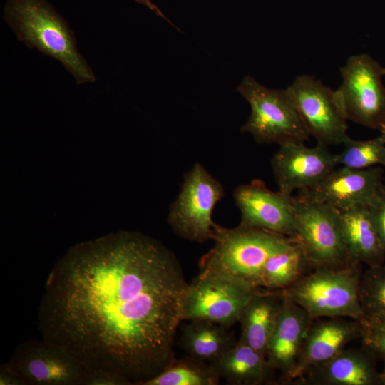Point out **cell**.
I'll list each match as a JSON object with an SVG mask.
<instances>
[{
    "instance_id": "6da1fadb",
    "label": "cell",
    "mask_w": 385,
    "mask_h": 385,
    "mask_svg": "<svg viewBox=\"0 0 385 385\" xmlns=\"http://www.w3.org/2000/svg\"><path fill=\"white\" fill-rule=\"evenodd\" d=\"M188 284L173 252L141 232L77 244L46 279L38 312L41 339L89 370L141 385L175 360Z\"/></svg>"
},
{
    "instance_id": "7a4b0ae2",
    "label": "cell",
    "mask_w": 385,
    "mask_h": 385,
    "mask_svg": "<svg viewBox=\"0 0 385 385\" xmlns=\"http://www.w3.org/2000/svg\"><path fill=\"white\" fill-rule=\"evenodd\" d=\"M4 19L19 41L58 61L78 84L96 81L74 33L46 0H6Z\"/></svg>"
},
{
    "instance_id": "3957f363",
    "label": "cell",
    "mask_w": 385,
    "mask_h": 385,
    "mask_svg": "<svg viewBox=\"0 0 385 385\" xmlns=\"http://www.w3.org/2000/svg\"><path fill=\"white\" fill-rule=\"evenodd\" d=\"M213 247L200 260V272L224 276L261 289L267 260L288 246L293 238L239 225L227 228L215 223Z\"/></svg>"
},
{
    "instance_id": "277c9868",
    "label": "cell",
    "mask_w": 385,
    "mask_h": 385,
    "mask_svg": "<svg viewBox=\"0 0 385 385\" xmlns=\"http://www.w3.org/2000/svg\"><path fill=\"white\" fill-rule=\"evenodd\" d=\"M361 263L340 268L314 269L280 292L301 306L311 318L348 317L362 322L359 301Z\"/></svg>"
},
{
    "instance_id": "5b68a950",
    "label": "cell",
    "mask_w": 385,
    "mask_h": 385,
    "mask_svg": "<svg viewBox=\"0 0 385 385\" xmlns=\"http://www.w3.org/2000/svg\"><path fill=\"white\" fill-rule=\"evenodd\" d=\"M237 91L247 101L250 114L241 132L259 144L305 143L309 138L287 88H269L252 76L243 78Z\"/></svg>"
},
{
    "instance_id": "8992f818",
    "label": "cell",
    "mask_w": 385,
    "mask_h": 385,
    "mask_svg": "<svg viewBox=\"0 0 385 385\" xmlns=\"http://www.w3.org/2000/svg\"><path fill=\"white\" fill-rule=\"evenodd\" d=\"M294 233L313 270L351 263L341 232L339 210L299 195L293 196Z\"/></svg>"
},
{
    "instance_id": "52a82bcc",
    "label": "cell",
    "mask_w": 385,
    "mask_h": 385,
    "mask_svg": "<svg viewBox=\"0 0 385 385\" xmlns=\"http://www.w3.org/2000/svg\"><path fill=\"white\" fill-rule=\"evenodd\" d=\"M340 75L335 96L346 119L379 131L385 128L384 68L369 54L361 53L349 57Z\"/></svg>"
},
{
    "instance_id": "ba28073f",
    "label": "cell",
    "mask_w": 385,
    "mask_h": 385,
    "mask_svg": "<svg viewBox=\"0 0 385 385\" xmlns=\"http://www.w3.org/2000/svg\"><path fill=\"white\" fill-rule=\"evenodd\" d=\"M225 194L222 184L200 163L184 175L180 192L171 203L167 221L177 235L195 242L211 240L212 216Z\"/></svg>"
},
{
    "instance_id": "9c48e42d",
    "label": "cell",
    "mask_w": 385,
    "mask_h": 385,
    "mask_svg": "<svg viewBox=\"0 0 385 385\" xmlns=\"http://www.w3.org/2000/svg\"><path fill=\"white\" fill-rule=\"evenodd\" d=\"M258 289L224 276L199 272L185 291L182 321H208L228 328L239 322L243 308Z\"/></svg>"
},
{
    "instance_id": "30bf717a",
    "label": "cell",
    "mask_w": 385,
    "mask_h": 385,
    "mask_svg": "<svg viewBox=\"0 0 385 385\" xmlns=\"http://www.w3.org/2000/svg\"><path fill=\"white\" fill-rule=\"evenodd\" d=\"M302 121L318 144H343L349 138L348 120L337 103L335 90L308 74L297 76L287 88Z\"/></svg>"
},
{
    "instance_id": "8fae6325",
    "label": "cell",
    "mask_w": 385,
    "mask_h": 385,
    "mask_svg": "<svg viewBox=\"0 0 385 385\" xmlns=\"http://www.w3.org/2000/svg\"><path fill=\"white\" fill-rule=\"evenodd\" d=\"M8 363L28 385H83L90 371L67 350L43 339L21 343Z\"/></svg>"
},
{
    "instance_id": "7c38bea8",
    "label": "cell",
    "mask_w": 385,
    "mask_h": 385,
    "mask_svg": "<svg viewBox=\"0 0 385 385\" xmlns=\"http://www.w3.org/2000/svg\"><path fill=\"white\" fill-rule=\"evenodd\" d=\"M337 165L336 153L318 143L314 147L304 143L280 145L271 160L278 191L287 195L313 188Z\"/></svg>"
},
{
    "instance_id": "4fadbf2b",
    "label": "cell",
    "mask_w": 385,
    "mask_h": 385,
    "mask_svg": "<svg viewBox=\"0 0 385 385\" xmlns=\"http://www.w3.org/2000/svg\"><path fill=\"white\" fill-rule=\"evenodd\" d=\"M232 196L240 212V225L289 237L294 236L292 195L274 192L262 180L255 179L238 185Z\"/></svg>"
},
{
    "instance_id": "5bb4252c",
    "label": "cell",
    "mask_w": 385,
    "mask_h": 385,
    "mask_svg": "<svg viewBox=\"0 0 385 385\" xmlns=\"http://www.w3.org/2000/svg\"><path fill=\"white\" fill-rule=\"evenodd\" d=\"M381 166L364 169L342 166L333 169L313 188L299 195L328 204L339 210L368 205L383 185Z\"/></svg>"
},
{
    "instance_id": "9a60e30c",
    "label": "cell",
    "mask_w": 385,
    "mask_h": 385,
    "mask_svg": "<svg viewBox=\"0 0 385 385\" xmlns=\"http://www.w3.org/2000/svg\"><path fill=\"white\" fill-rule=\"evenodd\" d=\"M282 294L283 303L267 346L266 359L274 371L280 372L284 383L295 379L302 343L312 319L301 306Z\"/></svg>"
},
{
    "instance_id": "2e32d148",
    "label": "cell",
    "mask_w": 385,
    "mask_h": 385,
    "mask_svg": "<svg viewBox=\"0 0 385 385\" xmlns=\"http://www.w3.org/2000/svg\"><path fill=\"white\" fill-rule=\"evenodd\" d=\"M361 335L362 324L358 320L348 317L313 319L302 343L293 381L337 355Z\"/></svg>"
},
{
    "instance_id": "e0dca14e",
    "label": "cell",
    "mask_w": 385,
    "mask_h": 385,
    "mask_svg": "<svg viewBox=\"0 0 385 385\" xmlns=\"http://www.w3.org/2000/svg\"><path fill=\"white\" fill-rule=\"evenodd\" d=\"M376 358L366 347L345 348L293 382L311 385H381Z\"/></svg>"
},
{
    "instance_id": "ac0fdd59",
    "label": "cell",
    "mask_w": 385,
    "mask_h": 385,
    "mask_svg": "<svg viewBox=\"0 0 385 385\" xmlns=\"http://www.w3.org/2000/svg\"><path fill=\"white\" fill-rule=\"evenodd\" d=\"M341 232L351 262L369 266L385 262V251L367 205L339 210Z\"/></svg>"
},
{
    "instance_id": "d6986e66",
    "label": "cell",
    "mask_w": 385,
    "mask_h": 385,
    "mask_svg": "<svg viewBox=\"0 0 385 385\" xmlns=\"http://www.w3.org/2000/svg\"><path fill=\"white\" fill-rule=\"evenodd\" d=\"M283 303L280 291L258 289L243 308L239 322L240 339L266 355Z\"/></svg>"
},
{
    "instance_id": "ffe728a7",
    "label": "cell",
    "mask_w": 385,
    "mask_h": 385,
    "mask_svg": "<svg viewBox=\"0 0 385 385\" xmlns=\"http://www.w3.org/2000/svg\"><path fill=\"white\" fill-rule=\"evenodd\" d=\"M211 364L220 378L233 385L263 384L270 381L274 371L268 364L265 354L240 338Z\"/></svg>"
},
{
    "instance_id": "44dd1931",
    "label": "cell",
    "mask_w": 385,
    "mask_h": 385,
    "mask_svg": "<svg viewBox=\"0 0 385 385\" xmlns=\"http://www.w3.org/2000/svg\"><path fill=\"white\" fill-rule=\"evenodd\" d=\"M182 327L180 345L193 359L212 364L236 342L227 327L208 321H190Z\"/></svg>"
},
{
    "instance_id": "7402d4cb",
    "label": "cell",
    "mask_w": 385,
    "mask_h": 385,
    "mask_svg": "<svg viewBox=\"0 0 385 385\" xmlns=\"http://www.w3.org/2000/svg\"><path fill=\"white\" fill-rule=\"evenodd\" d=\"M312 270L303 250L293 239L288 246L273 254L265 262L261 288L284 290Z\"/></svg>"
},
{
    "instance_id": "603a6c76",
    "label": "cell",
    "mask_w": 385,
    "mask_h": 385,
    "mask_svg": "<svg viewBox=\"0 0 385 385\" xmlns=\"http://www.w3.org/2000/svg\"><path fill=\"white\" fill-rule=\"evenodd\" d=\"M220 377L211 364L188 356L175 360L141 385H216Z\"/></svg>"
},
{
    "instance_id": "cb8c5ba5",
    "label": "cell",
    "mask_w": 385,
    "mask_h": 385,
    "mask_svg": "<svg viewBox=\"0 0 385 385\" xmlns=\"http://www.w3.org/2000/svg\"><path fill=\"white\" fill-rule=\"evenodd\" d=\"M343 145L336 154L337 165L356 169L385 166V142L380 135L364 140L349 138Z\"/></svg>"
},
{
    "instance_id": "d4e9b609",
    "label": "cell",
    "mask_w": 385,
    "mask_h": 385,
    "mask_svg": "<svg viewBox=\"0 0 385 385\" xmlns=\"http://www.w3.org/2000/svg\"><path fill=\"white\" fill-rule=\"evenodd\" d=\"M359 301L365 318L385 315V262L362 272Z\"/></svg>"
},
{
    "instance_id": "484cf974",
    "label": "cell",
    "mask_w": 385,
    "mask_h": 385,
    "mask_svg": "<svg viewBox=\"0 0 385 385\" xmlns=\"http://www.w3.org/2000/svg\"><path fill=\"white\" fill-rule=\"evenodd\" d=\"M361 322L363 346L383 362L385 371V315L366 317Z\"/></svg>"
},
{
    "instance_id": "4316f807",
    "label": "cell",
    "mask_w": 385,
    "mask_h": 385,
    "mask_svg": "<svg viewBox=\"0 0 385 385\" xmlns=\"http://www.w3.org/2000/svg\"><path fill=\"white\" fill-rule=\"evenodd\" d=\"M367 206L385 251V185H382Z\"/></svg>"
},
{
    "instance_id": "83f0119b",
    "label": "cell",
    "mask_w": 385,
    "mask_h": 385,
    "mask_svg": "<svg viewBox=\"0 0 385 385\" xmlns=\"http://www.w3.org/2000/svg\"><path fill=\"white\" fill-rule=\"evenodd\" d=\"M133 383L122 375L109 371L90 370L83 385H129Z\"/></svg>"
},
{
    "instance_id": "f1b7e54d",
    "label": "cell",
    "mask_w": 385,
    "mask_h": 385,
    "mask_svg": "<svg viewBox=\"0 0 385 385\" xmlns=\"http://www.w3.org/2000/svg\"><path fill=\"white\" fill-rule=\"evenodd\" d=\"M1 385H28L24 379L6 362L0 366Z\"/></svg>"
},
{
    "instance_id": "f546056e",
    "label": "cell",
    "mask_w": 385,
    "mask_h": 385,
    "mask_svg": "<svg viewBox=\"0 0 385 385\" xmlns=\"http://www.w3.org/2000/svg\"><path fill=\"white\" fill-rule=\"evenodd\" d=\"M136 2L147 6L149 9L153 11L156 15L164 19L170 23L168 18L163 14V13L155 5L151 0H135Z\"/></svg>"
},
{
    "instance_id": "4dcf8cb0",
    "label": "cell",
    "mask_w": 385,
    "mask_h": 385,
    "mask_svg": "<svg viewBox=\"0 0 385 385\" xmlns=\"http://www.w3.org/2000/svg\"><path fill=\"white\" fill-rule=\"evenodd\" d=\"M381 385H385V371L381 372Z\"/></svg>"
},
{
    "instance_id": "1f68e13d",
    "label": "cell",
    "mask_w": 385,
    "mask_h": 385,
    "mask_svg": "<svg viewBox=\"0 0 385 385\" xmlns=\"http://www.w3.org/2000/svg\"><path fill=\"white\" fill-rule=\"evenodd\" d=\"M379 135L382 138V139L385 142V128H384L383 129H381L380 130V135Z\"/></svg>"
},
{
    "instance_id": "d6a6232c",
    "label": "cell",
    "mask_w": 385,
    "mask_h": 385,
    "mask_svg": "<svg viewBox=\"0 0 385 385\" xmlns=\"http://www.w3.org/2000/svg\"><path fill=\"white\" fill-rule=\"evenodd\" d=\"M384 73H385V68H384Z\"/></svg>"
}]
</instances>
